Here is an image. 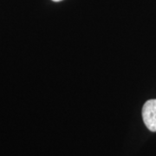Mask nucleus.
I'll return each mask as SVG.
<instances>
[{
  "label": "nucleus",
  "mask_w": 156,
  "mask_h": 156,
  "mask_svg": "<svg viewBox=\"0 0 156 156\" xmlns=\"http://www.w3.org/2000/svg\"><path fill=\"white\" fill-rule=\"evenodd\" d=\"M142 118L146 127L156 132V99L147 101L142 108Z\"/></svg>",
  "instance_id": "obj_1"
},
{
  "label": "nucleus",
  "mask_w": 156,
  "mask_h": 156,
  "mask_svg": "<svg viewBox=\"0 0 156 156\" xmlns=\"http://www.w3.org/2000/svg\"><path fill=\"white\" fill-rule=\"evenodd\" d=\"M53 2H60V1H62V0H52Z\"/></svg>",
  "instance_id": "obj_2"
}]
</instances>
